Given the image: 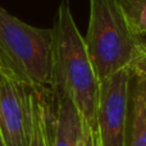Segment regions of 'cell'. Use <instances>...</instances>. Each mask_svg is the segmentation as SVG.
I'll return each instance as SVG.
<instances>
[{"label": "cell", "instance_id": "7a4b0ae2", "mask_svg": "<svg viewBox=\"0 0 146 146\" xmlns=\"http://www.w3.org/2000/svg\"><path fill=\"white\" fill-rule=\"evenodd\" d=\"M85 41L99 82L121 69H133L145 42L131 30L118 0H90Z\"/></svg>", "mask_w": 146, "mask_h": 146}, {"label": "cell", "instance_id": "30bf717a", "mask_svg": "<svg viewBox=\"0 0 146 146\" xmlns=\"http://www.w3.org/2000/svg\"><path fill=\"white\" fill-rule=\"evenodd\" d=\"M78 146H100L98 129L95 127L90 126L83 118H82V129H81Z\"/></svg>", "mask_w": 146, "mask_h": 146}, {"label": "cell", "instance_id": "ba28073f", "mask_svg": "<svg viewBox=\"0 0 146 146\" xmlns=\"http://www.w3.org/2000/svg\"><path fill=\"white\" fill-rule=\"evenodd\" d=\"M54 126L51 146H78L82 117L67 94L54 90Z\"/></svg>", "mask_w": 146, "mask_h": 146}, {"label": "cell", "instance_id": "52a82bcc", "mask_svg": "<svg viewBox=\"0 0 146 146\" xmlns=\"http://www.w3.org/2000/svg\"><path fill=\"white\" fill-rule=\"evenodd\" d=\"M126 146H146V73L136 68L129 81Z\"/></svg>", "mask_w": 146, "mask_h": 146}, {"label": "cell", "instance_id": "6da1fadb", "mask_svg": "<svg viewBox=\"0 0 146 146\" xmlns=\"http://www.w3.org/2000/svg\"><path fill=\"white\" fill-rule=\"evenodd\" d=\"M54 58L51 88L67 94L81 117L96 128L99 82L68 0L59 5L53 27Z\"/></svg>", "mask_w": 146, "mask_h": 146}, {"label": "cell", "instance_id": "277c9868", "mask_svg": "<svg viewBox=\"0 0 146 146\" xmlns=\"http://www.w3.org/2000/svg\"><path fill=\"white\" fill-rule=\"evenodd\" d=\"M30 88L0 53V132L4 146H27Z\"/></svg>", "mask_w": 146, "mask_h": 146}, {"label": "cell", "instance_id": "8992f818", "mask_svg": "<svg viewBox=\"0 0 146 146\" xmlns=\"http://www.w3.org/2000/svg\"><path fill=\"white\" fill-rule=\"evenodd\" d=\"M54 110L53 88L31 85L27 146H51Z\"/></svg>", "mask_w": 146, "mask_h": 146}, {"label": "cell", "instance_id": "5b68a950", "mask_svg": "<svg viewBox=\"0 0 146 146\" xmlns=\"http://www.w3.org/2000/svg\"><path fill=\"white\" fill-rule=\"evenodd\" d=\"M132 69L113 73L99 85L96 129L100 146H126L127 108Z\"/></svg>", "mask_w": 146, "mask_h": 146}, {"label": "cell", "instance_id": "8fae6325", "mask_svg": "<svg viewBox=\"0 0 146 146\" xmlns=\"http://www.w3.org/2000/svg\"><path fill=\"white\" fill-rule=\"evenodd\" d=\"M136 69H140L141 72L146 73V41L144 42V45L141 46L139 53V58H137L136 66H135Z\"/></svg>", "mask_w": 146, "mask_h": 146}, {"label": "cell", "instance_id": "9c48e42d", "mask_svg": "<svg viewBox=\"0 0 146 146\" xmlns=\"http://www.w3.org/2000/svg\"><path fill=\"white\" fill-rule=\"evenodd\" d=\"M131 30L140 37L146 33V0H118Z\"/></svg>", "mask_w": 146, "mask_h": 146}, {"label": "cell", "instance_id": "3957f363", "mask_svg": "<svg viewBox=\"0 0 146 146\" xmlns=\"http://www.w3.org/2000/svg\"><path fill=\"white\" fill-rule=\"evenodd\" d=\"M0 53L30 85L51 87L53 28L30 26L0 5Z\"/></svg>", "mask_w": 146, "mask_h": 146}, {"label": "cell", "instance_id": "7c38bea8", "mask_svg": "<svg viewBox=\"0 0 146 146\" xmlns=\"http://www.w3.org/2000/svg\"><path fill=\"white\" fill-rule=\"evenodd\" d=\"M0 146H4V142H3V137H1V132H0Z\"/></svg>", "mask_w": 146, "mask_h": 146}]
</instances>
